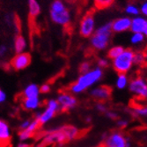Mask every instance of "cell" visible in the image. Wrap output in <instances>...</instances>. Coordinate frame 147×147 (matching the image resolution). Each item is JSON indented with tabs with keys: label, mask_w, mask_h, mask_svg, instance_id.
Instances as JSON below:
<instances>
[{
	"label": "cell",
	"mask_w": 147,
	"mask_h": 147,
	"mask_svg": "<svg viewBox=\"0 0 147 147\" xmlns=\"http://www.w3.org/2000/svg\"><path fill=\"white\" fill-rule=\"evenodd\" d=\"M103 77V71L100 67L91 69L89 71L82 73L71 86L70 92L72 94H78L92 87Z\"/></svg>",
	"instance_id": "obj_2"
},
{
	"label": "cell",
	"mask_w": 147,
	"mask_h": 147,
	"mask_svg": "<svg viewBox=\"0 0 147 147\" xmlns=\"http://www.w3.org/2000/svg\"><path fill=\"white\" fill-rule=\"evenodd\" d=\"M147 25V20L144 17L136 16L131 20L130 30L133 33H142L144 34Z\"/></svg>",
	"instance_id": "obj_15"
},
{
	"label": "cell",
	"mask_w": 147,
	"mask_h": 147,
	"mask_svg": "<svg viewBox=\"0 0 147 147\" xmlns=\"http://www.w3.org/2000/svg\"><path fill=\"white\" fill-rule=\"evenodd\" d=\"M104 146L112 147H130V142L120 131H115L107 135L104 138Z\"/></svg>",
	"instance_id": "obj_9"
},
{
	"label": "cell",
	"mask_w": 147,
	"mask_h": 147,
	"mask_svg": "<svg viewBox=\"0 0 147 147\" xmlns=\"http://www.w3.org/2000/svg\"><path fill=\"white\" fill-rule=\"evenodd\" d=\"M57 100L61 111H70L74 109L78 105L77 98L71 92H61L57 95Z\"/></svg>",
	"instance_id": "obj_10"
},
{
	"label": "cell",
	"mask_w": 147,
	"mask_h": 147,
	"mask_svg": "<svg viewBox=\"0 0 147 147\" xmlns=\"http://www.w3.org/2000/svg\"><path fill=\"white\" fill-rule=\"evenodd\" d=\"M34 135L32 134V133H30L29 131H28L26 129H23V130H20L19 131L18 138H19V141H28Z\"/></svg>",
	"instance_id": "obj_27"
},
{
	"label": "cell",
	"mask_w": 147,
	"mask_h": 147,
	"mask_svg": "<svg viewBox=\"0 0 147 147\" xmlns=\"http://www.w3.org/2000/svg\"><path fill=\"white\" fill-rule=\"evenodd\" d=\"M8 52V47L5 44L0 45V57H4L6 56Z\"/></svg>",
	"instance_id": "obj_35"
},
{
	"label": "cell",
	"mask_w": 147,
	"mask_h": 147,
	"mask_svg": "<svg viewBox=\"0 0 147 147\" xmlns=\"http://www.w3.org/2000/svg\"><path fill=\"white\" fill-rule=\"evenodd\" d=\"M51 90V87L49 84H44L42 86H40V92L42 93V94H46V93H49Z\"/></svg>",
	"instance_id": "obj_34"
},
{
	"label": "cell",
	"mask_w": 147,
	"mask_h": 147,
	"mask_svg": "<svg viewBox=\"0 0 147 147\" xmlns=\"http://www.w3.org/2000/svg\"><path fill=\"white\" fill-rule=\"evenodd\" d=\"M29 16L32 19H35L41 13V5L37 0H28Z\"/></svg>",
	"instance_id": "obj_19"
},
{
	"label": "cell",
	"mask_w": 147,
	"mask_h": 147,
	"mask_svg": "<svg viewBox=\"0 0 147 147\" xmlns=\"http://www.w3.org/2000/svg\"><path fill=\"white\" fill-rule=\"evenodd\" d=\"M95 28V19L92 12H88L80 20L79 24V33L81 36L85 38L91 37L94 34Z\"/></svg>",
	"instance_id": "obj_8"
},
{
	"label": "cell",
	"mask_w": 147,
	"mask_h": 147,
	"mask_svg": "<svg viewBox=\"0 0 147 147\" xmlns=\"http://www.w3.org/2000/svg\"><path fill=\"white\" fill-rule=\"evenodd\" d=\"M31 63V56L28 53H19L11 61V66L16 70V71H21L28 67Z\"/></svg>",
	"instance_id": "obj_12"
},
{
	"label": "cell",
	"mask_w": 147,
	"mask_h": 147,
	"mask_svg": "<svg viewBox=\"0 0 147 147\" xmlns=\"http://www.w3.org/2000/svg\"><path fill=\"white\" fill-rule=\"evenodd\" d=\"M131 19L129 17H122L112 22V30L115 33H122L130 29Z\"/></svg>",
	"instance_id": "obj_13"
},
{
	"label": "cell",
	"mask_w": 147,
	"mask_h": 147,
	"mask_svg": "<svg viewBox=\"0 0 147 147\" xmlns=\"http://www.w3.org/2000/svg\"><path fill=\"white\" fill-rule=\"evenodd\" d=\"M11 138V129L9 123L3 119H0V143L7 144Z\"/></svg>",
	"instance_id": "obj_14"
},
{
	"label": "cell",
	"mask_w": 147,
	"mask_h": 147,
	"mask_svg": "<svg viewBox=\"0 0 147 147\" xmlns=\"http://www.w3.org/2000/svg\"><path fill=\"white\" fill-rule=\"evenodd\" d=\"M112 89L108 86H99L96 87H93L90 91V95L92 99L98 101L105 102L111 97Z\"/></svg>",
	"instance_id": "obj_11"
},
{
	"label": "cell",
	"mask_w": 147,
	"mask_h": 147,
	"mask_svg": "<svg viewBox=\"0 0 147 147\" xmlns=\"http://www.w3.org/2000/svg\"><path fill=\"white\" fill-rule=\"evenodd\" d=\"M79 136V129L73 125H64L49 129L45 133L42 139L44 144H57L63 145L76 139Z\"/></svg>",
	"instance_id": "obj_1"
},
{
	"label": "cell",
	"mask_w": 147,
	"mask_h": 147,
	"mask_svg": "<svg viewBox=\"0 0 147 147\" xmlns=\"http://www.w3.org/2000/svg\"><path fill=\"white\" fill-rule=\"evenodd\" d=\"M40 86L36 84H29L23 90L24 98H36L40 96Z\"/></svg>",
	"instance_id": "obj_18"
},
{
	"label": "cell",
	"mask_w": 147,
	"mask_h": 147,
	"mask_svg": "<svg viewBox=\"0 0 147 147\" xmlns=\"http://www.w3.org/2000/svg\"><path fill=\"white\" fill-rule=\"evenodd\" d=\"M128 88L136 99L147 100V79L141 75L131 78L129 82Z\"/></svg>",
	"instance_id": "obj_7"
},
{
	"label": "cell",
	"mask_w": 147,
	"mask_h": 147,
	"mask_svg": "<svg viewBox=\"0 0 147 147\" xmlns=\"http://www.w3.org/2000/svg\"><path fill=\"white\" fill-rule=\"evenodd\" d=\"M125 12L129 15L138 16L140 12V9L138 8V5H134V4H129L125 7Z\"/></svg>",
	"instance_id": "obj_25"
},
{
	"label": "cell",
	"mask_w": 147,
	"mask_h": 147,
	"mask_svg": "<svg viewBox=\"0 0 147 147\" xmlns=\"http://www.w3.org/2000/svg\"><path fill=\"white\" fill-rule=\"evenodd\" d=\"M30 123H31V120H23V121L19 124V129L20 130H23V129H26L28 128V126L30 125Z\"/></svg>",
	"instance_id": "obj_33"
},
{
	"label": "cell",
	"mask_w": 147,
	"mask_h": 147,
	"mask_svg": "<svg viewBox=\"0 0 147 147\" xmlns=\"http://www.w3.org/2000/svg\"><path fill=\"white\" fill-rule=\"evenodd\" d=\"M130 114L135 118H146L147 117V105L146 104H135L130 109Z\"/></svg>",
	"instance_id": "obj_17"
},
{
	"label": "cell",
	"mask_w": 147,
	"mask_h": 147,
	"mask_svg": "<svg viewBox=\"0 0 147 147\" xmlns=\"http://www.w3.org/2000/svg\"><path fill=\"white\" fill-rule=\"evenodd\" d=\"M139 9H140V11L142 12V14L144 16L147 17V0L143 2V4L141 5V7Z\"/></svg>",
	"instance_id": "obj_36"
},
{
	"label": "cell",
	"mask_w": 147,
	"mask_h": 147,
	"mask_svg": "<svg viewBox=\"0 0 147 147\" xmlns=\"http://www.w3.org/2000/svg\"><path fill=\"white\" fill-rule=\"evenodd\" d=\"M26 48V41L22 35H18L14 41V50L17 54L24 52Z\"/></svg>",
	"instance_id": "obj_21"
},
{
	"label": "cell",
	"mask_w": 147,
	"mask_h": 147,
	"mask_svg": "<svg viewBox=\"0 0 147 147\" xmlns=\"http://www.w3.org/2000/svg\"><path fill=\"white\" fill-rule=\"evenodd\" d=\"M123 50H124V48L122 46H114L109 50L108 57L112 60V59L115 58L116 57H118Z\"/></svg>",
	"instance_id": "obj_23"
},
{
	"label": "cell",
	"mask_w": 147,
	"mask_h": 147,
	"mask_svg": "<svg viewBox=\"0 0 147 147\" xmlns=\"http://www.w3.org/2000/svg\"><path fill=\"white\" fill-rule=\"evenodd\" d=\"M97 63H98V67L103 69V68L108 67V66L109 65V61L108 58L101 57V58H99V59H98Z\"/></svg>",
	"instance_id": "obj_31"
},
{
	"label": "cell",
	"mask_w": 147,
	"mask_h": 147,
	"mask_svg": "<svg viewBox=\"0 0 147 147\" xmlns=\"http://www.w3.org/2000/svg\"><path fill=\"white\" fill-rule=\"evenodd\" d=\"M145 35L142 33H133V35L130 37V42L133 45L141 44L144 41Z\"/></svg>",
	"instance_id": "obj_24"
},
{
	"label": "cell",
	"mask_w": 147,
	"mask_h": 147,
	"mask_svg": "<svg viewBox=\"0 0 147 147\" xmlns=\"http://www.w3.org/2000/svg\"><path fill=\"white\" fill-rule=\"evenodd\" d=\"M50 19L62 26H67L71 24V14L64 0H53L50 5Z\"/></svg>",
	"instance_id": "obj_4"
},
{
	"label": "cell",
	"mask_w": 147,
	"mask_h": 147,
	"mask_svg": "<svg viewBox=\"0 0 147 147\" xmlns=\"http://www.w3.org/2000/svg\"><path fill=\"white\" fill-rule=\"evenodd\" d=\"M64 1H66V2H70V3H76V2L79 1V0H64Z\"/></svg>",
	"instance_id": "obj_39"
},
{
	"label": "cell",
	"mask_w": 147,
	"mask_h": 147,
	"mask_svg": "<svg viewBox=\"0 0 147 147\" xmlns=\"http://www.w3.org/2000/svg\"><path fill=\"white\" fill-rule=\"evenodd\" d=\"M144 57H145V61L147 63V49L144 51Z\"/></svg>",
	"instance_id": "obj_40"
},
{
	"label": "cell",
	"mask_w": 147,
	"mask_h": 147,
	"mask_svg": "<svg viewBox=\"0 0 147 147\" xmlns=\"http://www.w3.org/2000/svg\"><path fill=\"white\" fill-rule=\"evenodd\" d=\"M1 145H2V144H1V143H0V146H1Z\"/></svg>",
	"instance_id": "obj_44"
},
{
	"label": "cell",
	"mask_w": 147,
	"mask_h": 147,
	"mask_svg": "<svg viewBox=\"0 0 147 147\" xmlns=\"http://www.w3.org/2000/svg\"><path fill=\"white\" fill-rule=\"evenodd\" d=\"M145 63H146V61H145V57H144V51L135 52V56H134V64L142 66V65H144Z\"/></svg>",
	"instance_id": "obj_26"
},
{
	"label": "cell",
	"mask_w": 147,
	"mask_h": 147,
	"mask_svg": "<svg viewBox=\"0 0 147 147\" xmlns=\"http://www.w3.org/2000/svg\"><path fill=\"white\" fill-rule=\"evenodd\" d=\"M115 0H93V5H94L96 9L102 10L110 7Z\"/></svg>",
	"instance_id": "obj_22"
},
{
	"label": "cell",
	"mask_w": 147,
	"mask_h": 147,
	"mask_svg": "<svg viewBox=\"0 0 147 147\" xmlns=\"http://www.w3.org/2000/svg\"><path fill=\"white\" fill-rule=\"evenodd\" d=\"M95 109L97 110V112L100 113V114H105L107 111L109 110L108 107L105 104V102L102 101H98L95 105Z\"/></svg>",
	"instance_id": "obj_28"
},
{
	"label": "cell",
	"mask_w": 147,
	"mask_h": 147,
	"mask_svg": "<svg viewBox=\"0 0 147 147\" xmlns=\"http://www.w3.org/2000/svg\"><path fill=\"white\" fill-rule=\"evenodd\" d=\"M107 118H109V120H112V121H116V120L119 118V115L115 112V111H111V110H108L105 114Z\"/></svg>",
	"instance_id": "obj_32"
},
{
	"label": "cell",
	"mask_w": 147,
	"mask_h": 147,
	"mask_svg": "<svg viewBox=\"0 0 147 147\" xmlns=\"http://www.w3.org/2000/svg\"><path fill=\"white\" fill-rule=\"evenodd\" d=\"M135 51L130 49H124V50L115 58L112 59V66L114 70L119 73H128L134 65Z\"/></svg>",
	"instance_id": "obj_5"
},
{
	"label": "cell",
	"mask_w": 147,
	"mask_h": 147,
	"mask_svg": "<svg viewBox=\"0 0 147 147\" xmlns=\"http://www.w3.org/2000/svg\"><path fill=\"white\" fill-rule=\"evenodd\" d=\"M144 34L147 37V25H146V28H145V30H144Z\"/></svg>",
	"instance_id": "obj_41"
},
{
	"label": "cell",
	"mask_w": 147,
	"mask_h": 147,
	"mask_svg": "<svg viewBox=\"0 0 147 147\" xmlns=\"http://www.w3.org/2000/svg\"><path fill=\"white\" fill-rule=\"evenodd\" d=\"M5 100H6V94H5V92L2 89H0V104L4 103Z\"/></svg>",
	"instance_id": "obj_37"
},
{
	"label": "cell",
	"mask_w": 147,
	"mask_h": 147,
	"mask_svg": "<svg viewBox=\"0 0 147 147\" xmlns=\"http://www.w3.org/2000/svg\"><path fill=\"white\" fill-rule=\"evenodd\" d=\"M104 147H112V146H104Z\"/></svg>",
	"instance_id": "obj_43"
},
{
	"label": "cell",
	"mask_w": 147,
	"mask_h": 147,
	"mask_svg": "<svg viewBox=\"0 0 147 147\" xmlns=\"http://www.w3.org/2000/svg\"><path fill=\"white\" fill-rule=\"evenodd\" d=\"M129 82V80L126 74L119 73L115 80V86L119 90H123L126 87H128Z\"/></svg>",
	"instance_id": "obj_20"
},
{
	"label": "cell",
	"mask_w": 147,
	"mask_h": 147,
	"mask_svg": "<svg viewBox=\"0 0 147 147\" xmlns=\"http://www.w3.org/2000/svg\"><path fill=\"white\" fill-rule=\"evenodd\" d=\"M91 120H92V117H90V116L86 117V121H87V122H90V121H91Z\"/></svg>",
	"instance_id": "obj_42"
},
{
	"label": "cell",
	"mask_w": 147,
	"mask_h": 147,
	"mask_svg": "<svg viewBox=\"0 0 147 147\" xmlns=\"http://www.w3.org/2000/svg\"><path fill=\"white\" fill-rule=\"evenodd\" d=\"M16 147H31V145L26 141H20L16 145Z\"/></svg>",
	"instance_id": "obj_38"
},
{
	"label": "cell",
	"mask_w": 147,
	"mask_h": 147,
	"mask_svg": "<svg viewBox=\"0 0 147 147\" xmlns=\"http://www.w3.org/2000/svg\"><path fill=\"white\" fill-rule=\"evenodd\" d=\"M91 69H92L91 63L90 62H87V61L83 62L81 64H80V66H79V71H80V72H81V74L89 71Z\"/></svg>",
	"instance_id": "obj_30"
},
{
	"label": "cell",
	"mask_w": 147,
	"mask_h": 147,
	"mask_svg": "<svg viewBox=\"0 0 147 147\" xmlns=\"http://www.w3.org/2000/svg\"><path fill=\"white\" fill-rule=\"evenodd\" d=\"M112 22L105 23L97 28L91 37L90 44L94 50H103L109 46L112 35Z\"/></svg>",
	"instance_id": "obj_3"
},
{
	"label": "cell",
	"mask_w": 147,
	"mask_h": 147,
	"mask_svg": "<svg viewBox=\"0 0 147 147\" xmlns=\"http://www.w3.org/2000/svg\"><path fill=\"white\" fill-rule=\"evenodd\" d=\"M60 111V107L57 100L51 99L47 101L45 109L42 111H37L35 113L34 119L38 120L41 125H45L49 123Z\"/></svg>",
	"instance_id": "obj_6"
},
{
	"label": "cell",
	"mask_w": 147,
	"mask_h": 147,
	"mask_svg": "<svg viewBox=\"0 0 147 147\" xmlns=\"http://www.w3.org/2000/svg\"><path fill=\"white\" fill-rule=\"evenodd\" d=\"M41 106L40 97L36 98H24L22 101L23 109L26 111H36Z\"/></svg>",
	"instance_id": "obj_16"
},
{
	"label": "cell",
	"mask_w": 147,
	"mask_h": 147,
	"mask_svg": "<svg viewBox=\"0 0 147 147\" xmlns=\"http://www.w3.org/2000/svg\"><path fill=\"white\" fill-rule=\"evenodd\" d=\"M116 127L120 129H125L128 127L129 125V121L127 119H124V118H118L116 120Z\"/></svg>",
	"instance_id": "obj_29"
}]
</instances>
